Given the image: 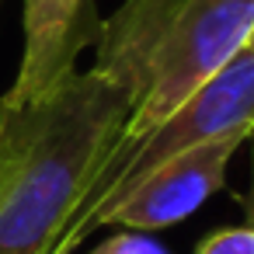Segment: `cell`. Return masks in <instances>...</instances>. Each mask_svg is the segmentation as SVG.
I'll use <instances>...</instances> for the list:
<instances>
[{"mask_svg": "<svg viewBox=\"0 0 254 254\" xmlns=\"http://www.w3.org/2000/svg\"><path fill=\"white\" fill-rule=\"evenodd\" d=\"M240 53H247V56H254V28H251V35H247V42H244V49Z\"/></svg>", "mask_w": 254, "mask_h": 254, "instance_id": "9c48e42d", "label": "cell"}, {"mask_svg": "<svg viewBox=\"0 0 254 254\" xmlns=\"http://www.w3.org/2000/svg\"><path fill=\"white\" fill-rule=\"evenodd\" d=\"M195 254H254V230L251 226H226L198 240Z\"/></svg>", "mask_w": 254, "mask_h": 254, "instance_id": "52a82bcc", "label": "cell"}, {"mask_svg": "<svg viewBox=\"0 0 254 254\" xmlns=\"http://www.w3.org/2000/svg\"><path fill=\"white\" fill-rule=\"evenodd\" d=\"M240 209H244V226L254 230V174H251V188L240 195Z\"/></svg>", "mask_w": 254, "mask_h": 254, "instance_id": "ba28073f", "label": "cell"}, {"mask_svg": "<svg viewBox=\"0 0 254 254\" xmlns=\"http://www.w3.org/2000/svg\"><path fill=\"white\" fill-rule=\"evenodd\" d=\"M87 254H171L153 233H139V230H119L108 240H101L94 251Z\"/></svg>", "mask_w": 254, "mask_h": 254, "instance_id": "8992f818", "label": "cell"}, {"mask_svg": "<svg viewBox=\"0 0 254 254\" xmlns=\"http://www.w3.org/2000/svg\"><path fill=\"white\" fill-rule=\"evenodd\" d=\"M94 0H25V53L0 108H25L49 98L73 70L77 56L98 42Z\"/></svg>", "mask_w": 254, "mask_h": 254, "instance_id": "5b68a950", "label": "cell"}, {"mask_svg": "<svg viewBox=\"0 0 254 254\" xmlns=\"http://www.w3.org/2000/svg\"><path fill=\"white\" fill-rule=\"evenodd\" d=\"M251 132H254V56L237 53L171 119H164L160 126H153L136 139H119L108 150V157L94 171V181L77 216L63 230L56 254H70L87 233H94L101 212L112 209L160 160L219 136H251Z\"/></svg>", "mask_w": 254, "mask_h": 254, "instance_id": "3957f363", "label": "cell"}, {"mask_svg": "<svg viewBox=\"0 0 254 254\" xmlns=\"http://www.w3.org/2000/svg\"><path fill=\"white\" fill-rule=\"evenodd\" d=\"M251 28L254 0H122L101 21L91 66L132 98L122 139L171 119L244 49Z\"/></svg>", "mask_w": 254, "mask_h": 254, "instance_id": "7a4b0ae2", "label": "cell"}, {"mask_svg": "<svg viewBox=\"0 0 254 254\" xmlns=\"http://www.w3.org/2000/svg\"><path fill=\"white\" fill-rule=\"evenodd\" d=\"M129 115V91L98 70H73L35 105L0 108V254H56Z\"/></svg>", "mask_w": 254, "mask_h": 254, "instance_id": "6da1fadb", "label": "cell"}, {"mask_svg": "<svg viewBox=\"0 0 254 254\" xmlns=\"http://www.w3.org/2000/svg\"><path fill=\"white\" fill-rule=\"evenodd\" d=\"M244 139L247 136H219L160 160L112 209L101 212L98 226L157 233L188 219L198 205L226 188V164L244 146Z\"/></svg>", "mask_w": 254, "mask_h": 254, "instance_id": "277c9868", "label": "cell"}]
</instances>
